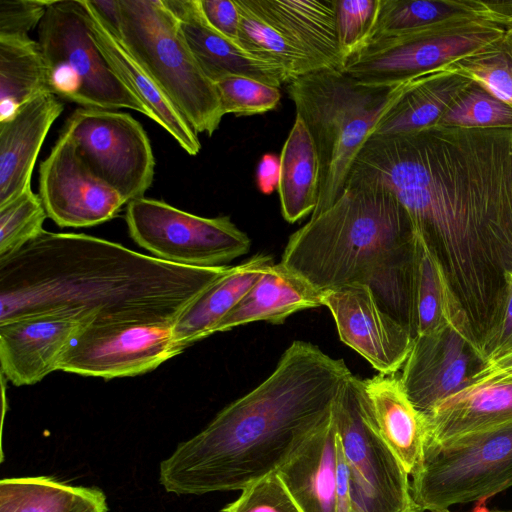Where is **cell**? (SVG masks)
I'll use <instances>...</instances> for the list:
<instances>
[{
	"label": "cell",
	"instance_id": "obj_1",
	"mask_svg": "<svg viewBox=\"0 0 512 512\" xmlns=\"http://www.w3.org/2000/svg\"><path fill=\"white\" fill-rule=\"evenodd\" d=\"M347 183L395 196L437 250L481 340L512 272V129L436 124L372 135Z\"/></svg>",
	"mask_w": 512,
	"mask_h": 512
},
{
	"label": "cell",
	"instance_id": "obj_2",
	"mask_svg": "<svg viewBox=\"0 0 512 512\" xmlns=\"http://www.w3.org/2000/svg\"><path fill=\"white\" fill-rule=\"evenodd\" d=\"M230 267L183 266L91 235L44 231L0 258V323L60 313L87 326L174 325Z\"/></svg>",
	"mask_w": 512,
	"mask_h": 512
},
{
	"label": "cell",
	"instance_id": "obj_3",
	"mask_svg": "<svg viewBox=\"0 0 512 512\" xmlns=\"http://www.w3.org/2000/svg\"><path fill=\"white\" fill-rule=\"evenodd\" d=\"M343 359L296 340L272 373L161 461L168 493L242 490L282 466L333 413L351 375Z\"/></svg>",
	"mask_w": 512,
	"mask_h": 512
},
{
	"label": "cell",
	"instance_id": "obj_4",
	"mask_svg": "<svg viewBox=\"0 0 512 512\" xmlns=\"http://www.w3.org/2000/svg\"><path fill=\"white\" fill-rule=\"evenodd\" d=\"M413 236L409 216L391 192L347 183L332 206L289 237L280 262L321 293L368 286L411 332Z\"/></svg>",
	"mask_w": 512,
	"mask_h": 512
},
{
	"label": "cell",
	"instance_id": "obj_5",
	"mask_svg": "<svg viewBox=\"0 0 512 512\" xmlns=\"http://www.w3.org/2000/svg\"><path fill=\"white\" fill-rule=\"evenodd\" d=\"M407 83L369 86L336 69L314 71L288 83L296 116L305 123L319 158V198L311 217L342 194L361 148Z\"/></svg>",
	"mask_w": 512,
	"mask_h": 512
},
{
	"label": "cell",
	"instance_id": "obj_6",
	"mask_svg": "<svg viewBox=\"0 0 512 512\" xmlns=\"http://www.w3.org/2000/svg\"><path fill=\"white\" fill-rule=\"evenodd\" d=\"M121 39L197 134L212 136L224 116L216 84L203 72L163 0H119Z\"/></svg>",
	"mask_w": 512,
	"mask_h": 512
},
{
	"label": "cell",
	"instance_id": "obj_7",
	"mask_svg": "<svg viewBox=\"0 0 512 512\" xmlns=\"http://www.w3.org/2000/svg\"><path fill=\"white\" fill-rule=\"evenodd\" d=\"M50 92L81 107L146 108L112 70L95 43L81 0L49 1L38 27Z\"/></svg>",
	"mask_w": 512,
	"mask_h": 512
},
{
	"label": "cell",
	"instance_id": "obj_8",
	"mask_svg": "<svg viewBox=\"0 0 512 512\" xmlns=\"http://www.w3.org/2000/svg\"><path fill=\"white\" fill-rule=\"evenodd\" d=\"M505 33L488 18L446 21L368 41L345 59L341 71L364 85L394 86L476 53Z\"/></svg>",
	"mask_w": 512,
	"mask_h": 512
},
{
	"label": "cell",
	"instance_id": "obj_9",
	"mask_svg": "<svg viewBox=\"0 0 512 512\" xmlns=\"http://www.w3.org/2000/svg\"><path fill=\"white\" fill-rule=\"evenodd\" d=\"M421 512L489 498L512 486V424L424 449L411 475Z\"/></svg>",
	"mask_w": 512,
	"mask_h": 512
},
{
	"label": "cell",
	"instance_id": "obj_10",
	"mask_svg": "<svg viewBox=\"0 0 512 512\" xmlns=\"http://www.w3.org/2000/svg\"><path fill=\"white\" fill-rule=\"evenodd\" d=\"M348 473L353 512H421L409 475L378 433L362 379L351 374L334 407Z\"/></svg>",
	"mask_w": 512,
	"mask_h": 512
},
{
	"label": "cell",
	"instance_id": "obj_11",
	"mask_svg": "<svg viewBox=\"0 0 512 512\" xmlns=\"http://www.w3.org/2000/svg\"><path fill=\"white\" fill-rule=\"evenodd\" d=\"M125 221L140 247L155 258L183 266H226L251 246L248 235L228 216L202 217L151 198L130 201Z\"/></svg>",
	"mask_w": 512,
	"mask_h": 512
},
{
	"label": "cell",
	"instance_id": "obj_12",
	"mask_svg": "<svg viewBox=\"0 0 512 512\" xmlns=\"http://www.w3.org/2000/svg\"><path fill=\"white\" fill-rule=\"evenodd\" d=\"M90 169L128 204L144 197L154 179L155 160L142 125L130 114L80 107L64 127Z\"/></svg>",
	"mask_w": 512,
	"mask_h": 512
},
{
	"label": "cell",
	"instance_id": "obj_13",
	"mask_svg": "<svg viewBox=\"0 0 512 512\" xmlns=\"http://www.w3.org/2000/svg\"><path fill=\"white\" fill-rule=\"evenodd\" d=\"M183 350L172 324H107L85 327L64 353L58 370L112 379L144 374Z\"/></svg>",
	"mask_w": 512,
	"mask_h": 512
},
{
	"label": "cell",
	"instance_id": "obj_14",
	"mask_svg": "<svg viewBox=\"0 0 512 512\" xmlns=\"http://www.w3.org/2000/svg\"><path fill=\"white\" fill-rule=\"evenodd\" d=\"M486 358L469 323L417 336L400 380L414 407L426 416L441 402L473 383Z\"/></svg>",
	"mask_w": 512,
	"mask_h": 512
},
{
	"label": "cell",
	"instance_id": "obj_15",
	"mask_svg": "<svg viewBox=\"0 0 512 512\" xmlns=\"http://www.w3.org/2000/svg\"><path fill=\"white\" fill-rule=\"evenodd\" d=\"M39 196L59 227H91L115 218L124 198L99 178L62 129L39 169Z\"/></svg>",
	"mask_w": 512,
	"mask_h": 512
},
{
	"label": "cell",
	"instance_id": "obj_16",
	"mask_svg": "<svg viewBox=\"0 0 512 512\" xmlns=\"http://www.w3.org/2000/svg\"><path fill=\"white\" fill-rule=\"evenodd\" d=\"M340 340L366 359L382 375L402 369L414 337L407 327L381 307L364 285L345 286L322 293Z\"/></svg>",
	"mask_w": 512,
	"mask_h": 512
},
{
	"label": "cell",
	"instance_id": "obj_17",
	"mask_svg": "<svg viewBox=\"0 0 512 512\" xmlns=\"http://www.w3.org/2000/svg\"><path fill=\"white\" fill-rule=\"evenodd\" d=\"M85 327L84 320L60 313L0 323L2 376L15 386L41 381L58 370L64 353Z\"/></svg>",
	"mask_w": 512,
	"mask_h": 512
},
{
	"label": "cell",
	"instance_id": "obj_18",
	"mask_svg": "<svg viewBox=\"0 0 512 512\" xmlns=\"http://www.w3.org/2000/svg\"><path fill=\"white\" fill-rule=\"evenodd\" d=\"M424 449L512 424V376L479 380L424 416Z\"/></svg>",
	"mask_w": 512,
	"mask_h": 512
},
{
	"label": "cell",
	"instance_id": "obj_19",
	"mask_svg": "<svg viewBox=\"0 0 512 512\" xmlns=\"http://www.w3.org/2000/svg\"><path fill=\"white\" fill-rule=\"evenodd\" d=\"M321 69L341 70L336 0H240Z\"/></svg>",
	"mask_w": 512,
	"mask_h": 512
},
{
	"label": "cell",
	"instance_id": "obj_20",
	"mask_svg": "<svg viewBox=\"0 0 512 512\" xmlns=\"http://www.w3.org/2000/svg\"><path fill=\"white\" fill-rule=\"evenodd\" d=\"M177 18L184 38L204 74L214 83L231 75L279 88L290 78L279 66L254 58L205 20L199 0H163Z\"/></svg>",
	"mask_w": 512,
	"mask_h": 512
},
{
	"label": "cell",
	"instance_id": "obj_21",
	"mask_svg": "<svg viewBox=\"0 0 512 512\" xmlns=\"http://www.w3.org/2000/svg\"><path fill=\"white\" fill-rule=\"evenodd\" d=\"M63 110L60 98L44 93L0 121V206L31 188L42 144Z\"/></svg>",
	"mask_w": 512,
	"mask_h": 512
},
{
	"label": "cell",
	"instance_id": "obj_22",
	"mask_svg": "<svg viewBox=\"0 0 512 512\" xmlns=\"http://www.w3.org/2000/svg\"><path fill=\"white\" fill-rule=\"evenodd\" d=\"M81 2L93 39L118 78L146 108L151 120L164 128L187 154L197 155L201 143L195 130L122 42L109 32L87 1Z\"/></svg>",
	"mask_w": 512,
	"mask_h": 512
},
{
	"label": "cell",
	"instance_id": "obj_23",
	"mask_svg": "<svg viewBox=\"0 0 512 512\" xmlns=\"http://www.w3.org/2000/svg\"><path fill=\"white\" fill-rule=\"evenodd\" d=\"M337 425L330 418L276 473L300 512H336Z\"/></svg>",
	"mask_w": 512,
	"mask_h": 512
},
{
	"label": "cell",
	"instance_id": "obj_24",
	"mask_svg": "<svg viewBox=\"0 0 512 512\" xmlns=\"http://www.w3.org/2000/svg\"><path fill=\"white\" fill-rule=\"evenodd\" d=\"M413 233L410 286L413 337L429 335L453 324H471L437 250L414 228Z\"/></svg>",
	"mask_w": 512,
	"mask_h": 512
},
{
	"label": "cell",
	"instance_id": "obj_25",
	"mask_svg": "<svg viewBox=\"0 0 512 512\" xmlns=\"http://www.w3.org/2000/svg\"><path fill=\"white\" fill-rule=\"evenodd\" d=\"M373 423L408 475L420 466L426 437L424 416L408 398L400 377L377 374L362 379Z\"/></svg>",
	"mask_w": 512,
	"mask_h": 512
},
{
	"label": "cell",
	"instance_id": "obj_26",
	"mask_svg": "<svg viewBox=\"0 0 512 512\" xmlns=\"http://www.w3.org/2000/svg\"><path fill=\"white\" fill-rule=\"evenodd\" d=\"M473 84L447 65L409 80L379 119L372 135H399L438 124L448 108Z\"/></svg>",
	"mask_w": 512,
	"mask_h": 512
},
{
	"label": "cell",
	"instance_id": "obj_27",
	"mask_svg": "<svg viewBox=\"0 0 512 512\" xmlns=\"http://www.w3.org/2000/svg\"><path fill=\"white\" fill-rule=\"evenodd\" d=\"M320 306L321 292L283 263H273L212 334L257 321L281 324L296 312Z\"/></svg>",
	"mask_w": 512,
	"mask_h": 512
},
{
	"label": "cell",
	"instance_id": "obj_28",
	"mask_svg": "<svg viewBox=\"0 0 512 512\" xmlns=\"http://www.w3.org/2000/svg\"><path fill=\"white\" fill-rule=\"evenodd\" d=\"M274 263L267 254H256L231 266L229 271L199 294L173 325L179 347L186 348L212 335L215 326L240 302L264 271Z\"/></svg>",
	"mask_w": 512,
	"mask_h": 512
},
{
	"label": "cell",
	"instance_id": "obj_29",
	"mask_svg": "<svg viewBox=\"0 0 512 512\" xmlns=\"http://www.w3.org/2000/svg\"><path fill=\"white\" fill-rule=\"evenodd\" d=\"M280 158L278 193L281 213L295 223L314 212L319 198L320 168L314 141L303 120L295 117Z\"/></svg>",
	"mask_w": 512,
	"mask_h": 512
},
{
	"label": "cell",
	"instance_id": "obj_30",
	"mask_svg": "<svg viewBox=\"0 0 512 512\" xmlns=\"http://www.w3.org/2000/svg\"><path fill=\"white\" fill-rule=\"evenodd\" d=\"M108 510L97 487L74 486L49 476L4 478L0 512H95Z\"/></svg>",
	"mask_w": 512,
	"mask_h": 512
},
{
	"label": "cell",
	"instance_id": "obj_31",
	"mask_svg": "<svg viewBox=\"0 0 512 512\" xmlns=\"http://www.w3.org/2000/svg\"><path fill=\"white\" fill-rule=\"evenodd\" d=\"M469 17L488 18L503 25L496 3L475 0H380L376 21L367 42Z\"/></svg>",
	"mask_w": 512,
	"mask_h": 512
},
{
	"label": "cell",
	"instance_id": "obj_32",
	"mask_svg": "<svg viewBox=\"0 0 512 512\" xmlns=\"http://www.w3.org/2000/svg\"><path fill=\"white\" fill-rule=\"evenodd\" d=\"M44 93L51 92L38 42L29 36L0 38V121Z\"/></svg>",
	"mask_w": 512,
	"mask_h": 512
},
{
	"label": "cell",
	"instance_id": "obj_33",
	"mask_svg": "<svg viewBox=\"0 0 512 512\" xmlns=\"http://www.w3.org/2000/svg\"><path fill=\"white\" fill-rule=\"evenodd\" d=\"M240 12L236 43L254 58L281 67L290 82L322 70L302 51L288 42L277 30L235 0Z\"/></svg>",
	"mask_w": 512,
	"mask_h": 512
},
{
	"label": "cell",
	"instance_id": "obj_34",
	"mask_svg": "<svg viewBox=\"0 0 512 512\" xmlns=\"http://www.w3.org/2000/svg\"><path fill=\"white\" fill-rule=\"evenodd\" d=\"M512 107V37L447 65Z\"/></svg>",
	"mask_w": 512,
	"mask_h": 512
},
{
	"label": "cell",
	"instance_id": "obj_35",
	"mask_svg": "<svg viewBox=\"0 0 512 512\" xmlns=\"http://www.w3.org/2000/svg\"><path fill=\"white\" fill-rule=\"evenodd\" d=\"M48 217L39 194L27 189L8 203L0 206V258L12 255L45 230Z\"/></svg>",
	"mask_w": 512,
	"mask_h": 512
},
{
	"label": "cell",
	"instance_id": "obj_36",
	"mask_svg": "<svg viewBox=\"0 0 512 512\" xmlns=\"http://www.w3.org/2000/svg\"><path fill=\"white\" fill-rule=\"evenodd\" d=\"M438 124L512 129V107L474 83L448 108Z\"/></svg>",
	"mask_w": 512,
	"mask_h": 512
},
{
	"label": "cell",
	"instance_id": "obj_37",
	"mask_svg": "<svg viewBox=\"0 0 512 512\" xmlns=\"http://www.w3.org/2000/svg\"><path fill=\"white\" fill-rule=\"evenodd\" d=\"M215 84L224 115L264 114L274 110L281 99L279 88L245 76H227Z\"/></svg>",
	"mask_w": 512,
	"mask_h": 512
},
{
	"label": "cell",
	"instance_id": "obj_38",
	"mask_svg": "<svg viewBox=\"0 0 512 512\" xmlns=\"http://www.w3.org/2000/svg\"><path fill=\"white\" fill-rule=\"evenodd\" d=\"M379 1L336 0L337 35L343 63L367 42L376 21Z\"/></svg>",
	"mask_w": 512,
	"mask_h": 512
},
{
	"label": "cell",
	"instance_id": "obj_39",
	"mask_svg": "<svg viewBox=\"0 0 512 512\" xmlns=\"http://www.w3.org/2000/svg\"><path fill=\"white\" fill-rule=\"evenodd\" d=\"M241 491L221 512H300L276 471Z\"/></svg>",
	"mask_w": 512,
	"mask_h": 512
},
{
	"label": "cell",
	"instance_id": "obj_40",
	"mask_svg": "<svg viewBox=\"0 0 512 512\" xmlns=\"http://www.w3.org/2000/svg\"><path fill=\"white\" fill-rule=\"evenodd\" d=\"M480 343L486 363L512 351V278L508 274Z\"/></svg>",
	"mask_w": 512,
	"mask_h": 512
},
{
	"label": "cell",
	"instance_id": "obj_41",
	"mask_svg": "<svg viewBox=\"0 0 512 512\" xmlns=\"http://www.w3.org/2000/svg\"><path fill=\"white\" fill-rule=\"evenodd\" d=\"M50 0H0V38L26 37L39 26Z\"/></svg>",
	"mask_w": 512,
	"mask_h": 512
},
{
	"label": "cell",
	"instance_id": "obj_42",
	"mask_svg": "<svg viewBox=\"0 0 512 512\" xmlns=\"http://www.w3.org/2000/svg\"><path fill=\"white\" fill-rule=\"evenodd\" d=\"M207 23L224 37L237 39L240 12L235 0H199Z\"/></svg>",
	"mask_w": 512,
	"mask_h": 512
},
{
	"label": "cell",
	"instance_id": "obj_43",
	"mask_svg": "<svg viewBox=\"0 0 512 512\" xmlns=\"http://www.w3.org/2000/svg\"><path fill=\"white\" fill-rule=\"evenodd\" d=\"M280 158L274 154L263 155L256 169V184L263 194H271L279 184Z\"/></svg>",
	"mask_w": 512,
	"mask_h": 512
},
{
	"label": "cell",
	"instance_id": "obj_44",
	"mask_svg": "<svg viewBox=\"0 0 512 512\" xmlns=\"http://www.w3.org/2000/svg\"><path fill=\"white\" fill-rule=\"evenodd\" d=\"M99 20L117 39H121V9L119 0H86Z\"/></svg>",
	"mask_w": 512,
	"mask_h": 512
},
{
	"label": "cell",
	"instance_id": "obj_45",
	"mask_svg": "<svg viewBox=\"0 0 512 512\" xmlns=\"http://www.w3.org/2000/svg\"><path fill=\"white\" fill-rule=\"evenodd\" d=\"M512 375V351L487 362L474 376V381L497 379Z\"/></svg>",
	"mask_w": 512,
	"mask_h": 512
},
{
	"label": "cell",
	"instance_id": "obj_46",
	"mask_svg": "<svg viewBox=\"0 0 512 512\" xmlns=\"http://www.w3.org/2000/svg\"><path fill=\"white\" fill-rule=\"evenodd\" d=\"M505 30H506V35L512 37V12L507 17V20L505 23Z\"/></svg>",
	"mask_w": 512,
	"mask_h": 512
},
{
	"label": "cell",
	"instance_id": "obj_47",
	"mask_svg": "<svg viewBox=\"0 0 512 512\" xmlns=\"http://www.w3.org/2000/svg\"><path fill=\"white\" fill-rule=\"evenodd\" d=\"M506 274H508L512 278V272H508Z\"/></svg>",
	"mask_w": 512,
	"mask_h": 512
},
{
	"label": "cell",
	"instance_id": "obj_48",
	"mask_svg": "<svg viewBox=\"0 0 512 512\" xmlns=\"http://www.w3.org/2000/svg\"><path fill=\"white\" fill-rule=\"evenodd\" d=\"M108 510H100V511H95V512H107Z\"/></svg>",
	"mask_w": 512,
	"mask_h": 512
},
{
	"label": "cell",
	"instance_id": "obj_49",
	"mask_svg": "<svg viewBox=\"0 0 512 512\" xmlns=\"http://www.w3.org/2000/svg\"><path fill=\"white\" fill-rule=\"evenodd\" d=\"M441 512H450V511H448V510H445V511H441Z\"/></svg>",
	"mask_w": 512,
	"mask_h": 512
},
{
	"label": "cell",
	"instance_id": "obj_50",
	"mask_svg": "<svg viewBox=\"0 0 512 512\" xmlns=\"http://www.w3.org/2000/svg\"><path fill=\"white\" fill-rule=\"evenodd\" d=\"M512 376V375H511Z\"/></svg>",
	"mask_w": 512,
	"mask_h": 512
}]
</instances>
